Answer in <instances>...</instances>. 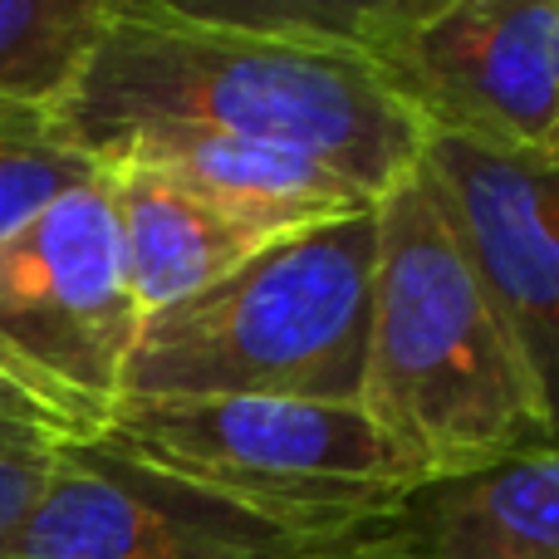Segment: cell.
I'll return each mask as SVG.
<instances>
[{
    "instance_id": "6da1fadb",
    "label": "cell",
    "mask_w": 559,
    "mask_h": 559,
    "mask_svg": "<svg viewBox=\"0 0 559 559\" xmlns=\"http://www.w3.org/2000/svg\"><path fill=\"white\" fill-rule=\"evenodd\" d=\"M49 123L98 167L133 138L173 128L295 147L368 202L423 153L417 118L354 49L216 25L182 0H108L84 74Z\"/></svg>"
},
{
    "instance_id": "7a4b0ae2",
    "label": "cell",
    "mask_w": 559,
    "mask_h": 559,
    "mask_svg": "<svg viewBox=\"0 0 559 559\" xmlns=\"http://www.w3.org/2000/svg\"><path fill=\"white\" fill-rule=\"evenodd\" d=\"M378 261L358 407L427 481L540 452L545 432L501 324L427 187L403 173L373 202Z\"/></svg>"
},
{
    "instance_id": "3957f363",
    "label": "cell",
    "mask_w": 559,
    "mask_h": 559,
    "mask_svg": "<svg viewBox=\"0 0 559 559\" xmlns=\"http://www.w3.org/2000/svg\"><path fill=\"white\" fill-rule=\"evenodd\" d=\"M373 206L261 246L202 295L143 319L118 403H358L373 314Z\"/></svg>"
},
{
    "instance_id": "277c9868",
    "label": "cell",
    "mask_w": 559,
    "mask_h": 559,
    "mask_svg": "<svg viewBox=\"0 0 559 559\" xmlns=\"http://www.w3.org/2000/svg\"><path fill=\"white\" fill-rule=\"evenodd\" d=\"M255 511L324 525H378L427 481L358 403L157 397L118 403L88 437Z\"/></svg>"
},
{
    "instance_id": "5b68a950",
    "label": "cell",
    "mask_w": 559,
    "mask_h": 559,
    "mask_svg": "<svg viewBox=\"0 0 559 559\" xmlns=\"http://www.w3.org/2000/svg\"><path fill=\"white\" fill-rule=\"evenodd\" d=\"M143 329L104 177L0 246V378L59 437L104 432Z\"/></svg>"
},
{
    "instance_id": "8992f818",
    "label": "cell",
    "mask_w": 559,
    "mask_h": 559,
    "mask_svg": "<svg viewBox=\"0 0 559 559\" xmlns=\"http://www.w3.org/2000/svg\"><path fill=\"white\" fill-rule=\"evenodd\" d=\"M354 55L423 138L540 157L559 128V0H368Z\"/></svg>"
},
{
    "instance_id": "52a82bcc",
    "label": "cell",
    "mask_w": 559,
    "mask_h": 559,
    "mask_svg": "<svg viewBox=\"0 0 559 559\" xmlns=\"http://www.w3.org/2000/svg\"><path fill=\"white\" fill-rule=\"evenodd\" d=\"M378 525L289 521L104 442L64 437L35 511L0 540V559H348Z\"/></svg>"
},
{
    "instance_id": "ba28073f",
    "label": "cell",
    "mask_w": 559,
    "mask_h": 559,
    "mask_svg": "<svg viewBox=\"0 0 559 559\" xmlns=\"http://www.w3.org/2000/svg\"><path fill=\"white\" fill-rule=\"evenodd\" d=\"M417 167L511 344L545 447H559V167L456 138H423Z\"/></svg>"
},
{
    "instance_id": "9c48e42d",
    "label": "cell",
    "mask_w": 559,
    "mask_h": 559,
    "mask_svg": "<svg viewBox=\"0 0 559 559\" xmlns=\"http://www.w3.org/2000/svg\"><path fill=\"white\" fill-rule=\"evenodd\" d=\"M108 163L157 167L163 177L182 182L192 197L212 202L231 222L251 226L265 241H280V236L309 231V226H324L373 206L354 182H344L319 157L295 153V147L251 143V138L197 133V128L133 138L118 153H108L104 167Z\"/></svg>"
},
{
    "instance_id": "30bf717a",
    "label": "cell",
    "mask_w": 559,
    "mask_h": 559,
    "mask_svg": "<svg viewBox=\"0 0 559 559\" xmlns=\"http://www.w3.org/2000/svg\"><path fill=\"white\" fill-rule=\"evenodd\" d=\"M388 531L397 559H559V447L423 481Z\"/></svg>"
},
{
    "instance_id": "8fae6325",
    "label": "cell",
    "mask_w": 559,
    "mask_h": 559,
    "mask_svg": "<svg viewBox=\"0 0 559 559\" xmlns=\"http://www.w3.org/2000/svg\"><path fill=\"white\" fill-rule=\"evenodd\" d=\"M104 187L114 202L123 271L143 319L177 305V299L202 295L206 285H216L236 265L251 261L261 246H271L265 236L231 222L226 212L192 197L157 167L108 163Z\"/></svg>"
},
{
    "instance_id": "7c38bea8",
    "label": "cell",
    "mask_w": 559,
    "mask_h": 559,
    "mask_svg": "<svg viewBox=\"0 0 559 559\" xmlns=\"http://www.w3.org/2000/svg\"><path fill=\"white\" fill-rule=\"evenodd\" d=\"M104 15L108 0H0V114H55Z\"/></svg>"
},
{
    "instance_id": "4fadbf2b",
    "label": "cell",
    "mask_w": 559,
    "mask_h": 559,
    "mask_svg": "<svg viewBox=\"0 0 559 559\" xmlns=\"http://www.w3.org/2000/svg\"><path fill=\"white\" fill-rule=\"evenodd\" d=\"M98 177L104 167L69 147L49 114H0V246Z\"/></svg>"
},
{
    "instance_id": "5bb4252c",
    "label": "cell",
    "mask_w": 559,
    "mask_h": 559,
    "mask_svg": "<svg viewBox=\"0 0 559 559\" xmlns=\"http://www.w3.org/2000/svg\"><path fill=\"white\" fill-rule=\"evenodd\" d=\"M49 452H25V456H0V540L20 531L29 511H35L39 491L49 481Z\"/></svg>"
},
{
    "instance_id": "9a60e30c",
    "label": "cell",
    "mask_w": 559,
    "mask_h": 559,
    "mask_svg": "<svg viewBox=\"0 0 559 559\" xmlns=\"http://www.w3.org/2000/svg\"><path fill=\"white\" fill-rule=\"evenodd\" d=\"M64 437L55 432V423L35 413V407L0 403V456H25V452H49Z\"/></svg>"
},
{
    "instance_id": "2e32d148",
    "label": "cell",
    "mask_w": 559,
    "mask_h": 559,
    "mask_svg": "<svg viewBox=\"0 0 559 559\" xmlns=\"http://www.w3.org/2000/svg\"><path fill=\"white\" fill-rule=\"evenodd\" d=\"M388 521H393V515H388ZM388 521L378 525V531L368 535V540L358 545V550L348 555V559H397V545H393V531H388Z\"/></svg>"
},
{
    "instance_id": "e0dca14e",
    "label": "cell",
    "mask_w": 559,
    "mask_h": 559,
    "mask_svg": "<svg viewBox=\"0 0 559 559\" xmlns=\"http://www.w3.org/2000/svg\"><path fill=\"white\" fill-rule=\"evenodd\" d=\"M540 157H545V163H555V167H559V128H555L550 143H545V153H540Z\"/></svg>"
}]
</instances>
